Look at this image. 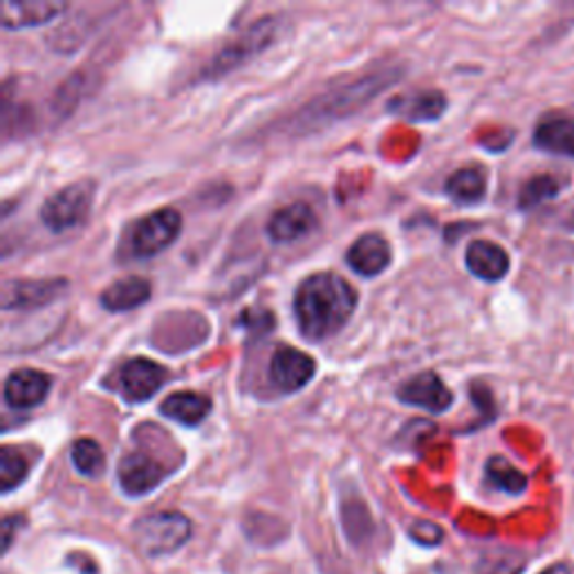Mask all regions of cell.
Segmentation results:
<instances>
[{
    "label": "cell",
    "mask_w": 574,
    "mask_h": 574,
    "mask_svg": "<svg viewBox=\"0 0 574 574\" xmlns=\"http://www.w3.org/2000/svg\"><path fill=\"white\" fill-rule=\"evenodd\" d=\"M133 537L148 556L174 554L191 539V521L180 511H157L135 523Z\"/></svg>",
    "instance_id": "2"
},
{
    "label": "cell",
    "mask_w": 574,
    "mask_h": 574,
    "mask_svg": "<svg viewBox=\"0 0 574 574\" xmlns=\"http://www.w3.org/2000/svg\"><path fill=\"white\" fill-rule=\"evenodd\" d=\"M274 32H276V21L272 16H263L243 36H239L234 43H229L224 49H220L213 56V62L205 68V77L218 79L222 75L234 73L272 43Z\"/></svg>",
    "instance_id": "5"
},
{
    "label": "cell",
    "mask_w": 574,
    "mask_h": 574,
    "mask_svg": "<svg viewBox=\"0 0 574 574\" xmlns=\"http://www.w3.org/2000/svg\"><path fill=\"white\" fill-rule=\"evenodd\" d=\"M411 537L413 541L422 543V545H435L442 541V530L433 523H427V521H418L413 528H411Z\"/></svg>",
    "instance_id": "27"
},
{
    "label": "cell",
    "mask_w": 574,
    "mask_h": 574,
    "mask_svg": "<svg viewBox=\"0 0 574 574\" xmlns=\"http://www.w3.org/2000/svg\"><path fill=\"white\" fill-rule=\"evenodd\" d=\"M68 292L66 278H16L3 283L5 310H34L43 308Z\"/></svg>",
    "instance_id": "7"
},
{
    "label": "cell",
    "mask_w": 574,
    "mask_h": 574,
    "mask_svg": "<svg viewBox=\"0 0 574 574\" xmlns=\"http://www.w3.org/2000/svg\"><path fill=\"white\" fill-rule=\"evenodd\" d=\"M159 411L168 420H176L185 427H198L211 413V399L205 397V395L191 393V390H183V393L168 395L162 401Z\"/></svg>",
    "instance_id": "18"
},
{
    "label": "cell",
    "mask_w": 574,
    "mask_h": 574,
    "mask_svg": "<svg viewBox=\"0 0 574 574\" xmlns=\"http://www.w3.org/2000/svg\"><path fill=\"white\" fill-rule=\"evenodd\" d=\"M95 200V183L79 180L49 196L41 207V222L52 234H64L86 222Z\"/></svg>",
    "instance_id": "4"
},
{
    "label": "cell",
    "mask_w": 574,
    "mask_h": 574,
    "mask_svg": "<svg viewBox=\"0 0 574 574\" xmlns=\"http://www.w3.org/2000/svg\"><path fill=\"white\" fill-rule=\"evenodd\" d=\"M384 84H386L384 73H377L375 77H366L351 86H343L339 92L319 97L308 108L301 110L297 126H317L323 124L325 120L346 118L349 112L360 110L371 97H375Z\"/></svg>",
    "instance_id": "3"
},
{
    "label": "cell",
    "mask_w": 574,
    "mask_h": 574,
    "mask_svg": "<svg viewBox=\"0 0 574 574\" xmlns=\"http://www.w3.org/2000/svg\"><path fill=\"white\" fill-rule=\"evenodd\" d=\"M444 106H446V99L442 92L438 90H427L422 95H416V97H409V99H401L395 103V108L407 114V120H413V122H431V120H438L440 114L444 112Z\"/></svg>",
    "instance_id": "21"
},
{
    "label": "cell",
    "mask_w": 574,
    "mask_h": 574,
    "mask_svg": "<svg viewBox=\"0 0 574 574\" xmlns=\"http://www.w3.org/2000/svg\"><path fill=\"white\" fill-rule=\"evenodd\" d=\"M183 229V216L176 209H157L135 222L131 250L135 258H153L176 243Z\"/></svg>",
    "instance_id": "6"
},
{
    "label": "cell",
    "mask_w": 574,
    "mask_h": 574,
    "mask_svg": "<svg viewBox=\"0 0 574 574\" xmlns=\"http://www.w3.org/2000/svg\"><path fill=\"white\" fill-rule=\"evenodd\" d=\"M390 258H393L390 245L379 234H364L362 239H357L351 245V250L346 254L349 265L362 276L382 274L390 265Z\"/></svg>",
    "instance_id": "15"
},
{
    "label": "cell",
    "mask_w": 574,
    "mask_h": 574,
    "mask_svg": "<svg viewBox=\"0 0 574 574\" xmlns=\"http://www.w3.org/2000/svg\"><path fill=\"white\" fill-rule=\"evenodd\" d=\"M30 474V463L25 455L14 446L0 449V489L3 494H10L16 489Z\"/></svg>",
    "instance_id": "23"
},
{
    "label": "cell",
    "mask_w": 574,
    "mask_h": 574,
    "mask_svg": "<svg viewBox=\"0 0 574 574\" xmlns=\"http://www.w3.org/2000/svg\"><path fill=\"white\" fill-rule=\"evenodd\" d=\"M399 401H405V405L431 411V413H444L451 405H453V393L444 386V382L427 371L420 373L416 377H411L409 382H405L397 390Z\"/></svg>",
    "instance_id": "9"
},
{
    "label": "cell",
    "mask_w": 574,
    "mask_h": 574,
    "mask_svg": "<svg viewBox=\"0 0 574 574\" xmlns=\"http://www.w3.org/2000/svg\"><path fill=\"white\" fill-rule=\"evenodd\" d=\"M559 194V185L554 178L550 176H539V178H532L523 189H521V205L523 207H534L543 200H550Z\"/></svg>",
    "instance_id": "25"
},
{
    "label": "cell",
    "mask_w": 574,
    "mask_h": 574,
    "mask_svg": "<svg viewBox=\"0 0 574 574\" xmlns=\"http://www.w3.org/2000/svg\"><path fill=\"white\" fill-rule=\"evenodd\" d=\"M52 388V377L43 371L19 368L5 379V401L14 411L38 407Z\"/></svg>",
    "instance_id": "11"
},
{
    "label": "cell",
    "mask_w": 574,
    "mask_h": 574,
    "mask_svg": "<svg viewBox=\"0 0 574 574\" xmlns=\"http://www.w3.org/2000/svg\"><path fill=\"white\" fill-rule=\"evenodd\" d=\"M317 227V216L310 205L292 202L276 209L267 222V236L274 243H295L308 236Z\"/></svg>",
    "instance_id": "13"
},
{
    "label": "cell",
    "mask_w": 574,
    "mask_h": 574,
    "mask_svg": "<svg viewBox=\"0 0 574 574\" xmlns=\"http://www.w3.org/2000/svg\"><path fill=\"white\" fill-rule=\"evenodd\" d=\"M70 457H73L75 470H77L81 476L97 478V476H101L103 470H106L103 449H101L99 442L92 440V438H79V440H75L73 451H70Z\"/></svg>",
    "instance_id": "22"
},
{
    "label": "cell",
    "mask_w": 574,
    "mask_h": 574,
    "mask_svg": "<svg viewBox=\"0 0 574 574\" xmlns=\"http://www.w3.org/2000/svg\"><path fill=\"white\" fill-rule=\"evenodd\" d=\"M534 142L543 151L574 157V120L552 118L543 122L534 133Z\"/></svg>",
    "instance_id": "19"
},
{
    "label": "cell",
    "mask_w": 574,
    "mask_h": 574,
    "mask_svg": "<svg viewBox=\"0 0 574 574\" xmlns=\"http://www.w3.org/2000/svg\"><path fill=\"white\" fill-rule=\"evenodd\" d=\"M317 364L310 355L292 346H278L269 362V379L283 393H297L312 382Z\"/></svg>",
    "instance_id": "8"
},
{
    "label": "cell",
    "mask_w": 574,
    "mask_h": 574,
    "mask_svg": "<svg viewBox=\"0 0 574 574\" xmlns=\"http://www.w3.org/2000/svg\"><path fill=\"white\" fill-rule=\"evenodd\" d=\"M444 191L455 202H478L485 196V191H487L485 174H483L481 168H474V166L457 168L455 174H451L446 178Z\"/></svg>",
    "instance_id": "20"
},
{
    "label": "cell",
    "mask_w": 574,
    "mask_h": 574,
    "mask_svg": "<svg viewBox=\"0 0 574 574\" xmlns=\"http://www.w3.org/2000/svg\"><path fill=\"white\" fill-rule=\"evenodd\" d=\"M151 299V283L144 276H124L110 283L99 301L110 312H126L144 306Z\"/></svg>",
    "instance_id": "16"
},
{
    "label": "cell",
    "mask_w": 574,
    "mask_h": 574,
    "mask_svg": "<svg viewBox=\"0 0 574 574\" xmlns=\"http://www.w3.org/2000/svg\"><path fill=\"white\" fill-rule=\"evenodd\" d=\"M66 10L68 5L59 0H19V3L8 0L0 8V21L5 30H25L49 23Z\"/></svg>",
    "instance_id": "14"
},
{
    "label": "cell",
    "mask_w": 574,
    "mask_h": 574,
    "mask_svg": "<svg viewBox=\"0 0 574 574\" xmlns=\"http://www.w3.org/2000/svg\"><path fill=\"white\" fill-rule=\"evenodd\" d=\"M487 478L494 487L507 494H521L528 487L526 474H521L511 463H507L505 457L494 455L487 463Z\"/></svg>",
    "instance_id": "24"
},
{
    "label": "cell",
    "mask_w": 574,
    "mask_h": 574,
    "mask_svg": "<svg viewBox=\"0 0 574 574\" xmlns=\"http://www.w3.org/2000/svg\"><path fill=\"white\" fill-rule=\"evenodd\" d=\"M118 481H120L124 494L146 496L164 481V470L157 461H153L151 455H146L142 451H133V453H126L120 461Z\"/></svg>",
    "instance_id": "10"
},
{
    "label": "cell",
    "mask_w": 574,
    "mask_h": 574,
    "mask_svg": "<svg viewBox=\"0 0 574 574\" xmlns=\"http://www.w3.org/2000/svg\"><path fill=\"white\" fill-rule=\"evenodd\" d=\"M166 382V371L144 357L129 360L120 371V388L129 401L151 399Z\"/></svg>",
    "instance_id": "12"
},
{
    "label": "cell",
    "mask_w": 574,
    "mask_h": 574,
    "mask_svg": "<svg viewBox=\"0 0 574 574\" xmlns=\"http://www.w3.org/2000/svg\"><path fill=\"white\" fill-rule=\"evenodd\" d=\"M478 565L481 574H519L523 570V556H485Z\"/></svg>",
    "instance_id": "26"
},
{
    "label": "cell",
    "mask_w": 574,
    "mask_h": 574,
    "mask_svg": "<svg viewBox=\"0 0 574 574\" xmlns=\"http://www.w3.org/2000/svg\"><path fill=\"white\" fill-rule=\"evenodd\" d=\"M465 263L470 272L483 280H500L509 269L507 252L492 241H474L467 247Z\"/></svg>",
    "instance_id": "17"
},
{
    "label": "cell",
    "mask_w": 574,
    "mask_h": 574,
    "mask_svg": "<svg viewBox=\"0 0 574 574\" xmlns=\"http://www.w3.org/2000/svg\"><path fill=\"white\" fill-rule=\"evenodd\" d=\"M541 574H572V567L567 563H554L548 570H543Z\"/></svg>",
    "instance_id": "28"
},
{
    "label": "cell",
    "mask_w": 574,
    "mask_h": 574,
    "mask_svg": "<svg viewBox=\"0 0 574 574\" xmlns=\"http://www.w3.org/2000/svg\"><path fill=\"white\" fill-rule=\"evenodd\" d=\"M357 308L353 285L334 272H319L301 280L295 295L299 330L310 341H325L349 323Z\"/></svg>",
    "instance_id": "1"
}]
</instances>
